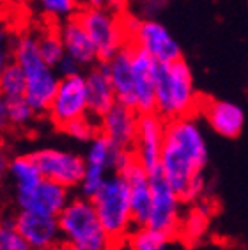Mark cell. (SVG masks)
<instances>
[{"instance_id":"2e32d148","label":"cell","mask_w":248,"mask_h":250,"mask_svg":"<svg viewBox=\"0 0 248 250\" xmlns=\"http://www.w3.org/2000/svg\"><path fill=\"white\" fill-rule=\"evenodd\" d=\"M139 112L123 105L112 106L100 119V133H103L117 149L133 151L139 133Z\"/></svg>"},{"instance_id":"83f0119b","label":"cell","mask_w":248,"mask_h":250,"mask_svg":"<svg viewBox=\"0 0 248 250\" xmlns=\"http://www.w3.org/2000/svg\"><path fill=\"white\" fill-rule=\"evenodd\" d=\"M62 131L78 142H91L96 135H100V119L87 114L80 119L71 121L62 128Z\"/></svg>"},{"instance_id":"3957f363","label":"cell","mask_w":248,"mask_h":250,"mask_svg":"<svg viewBox=\"0 0 248 250\" xmlns=\"http://www.w3.org/2000/svg\"><path fill=\"white\" fill-rule=\"evenodd\" d=\"M154 87H156V114L165 121L190 117L199 108V96L193 85L190 66L179 59L176 62L154 66Z\"/></svg>"},{"instance_id":"d6986e66","label":"cell","mask_w":248,"mask_h":250,"mask_svg":"<svg viewBox=\"0 0 248 250\" xmlns=\"http://www.w3.org/2000/svg\"><path fill=\"white\" fill-rule=\"evenodd\" d=\"M57 30L61 34L62 44H64L67 55L77 59L83 67H94L100 62V57H98L91 36L87 34L85 27L80 23V20L77 16H73L66 21H61Z\"/></svg>"},{"instance_id":"e0dca14e","label":"cell","mask_w":248,"mask_h":250,"mask_svg":"<svg viewBox=\"0 0 248 250\" xmlns=\"http://www.w3.org/2000/svg\"><path fill=\"white\" fill-rule=\"evenodd\" d=\"M110 62V82L114 85L117 103L126 108L137 110V94H135V73H133V43H126Z\"/></svg>"},{"instance_id":"9a60e30c","label":"cell","mask_w":248,"mask_h":250,"mask_svg":"<svg viewBox=\"0 0 248 250\" xmlns=\"http://www.w3.org/2000/svg\"><path fill=\"white\" fill-rule=\"evenodd\" d=\"M128 43L144 48L156 62L170 64L183 59L177 41L160 21H154V20H142L139 32L135 34L133 41H128Z\"/></svg>"},{"instance_id":"4316f807","label":"cell","mask_w":248,"mask_h":250,"mask_svg":"<svg viewBox=\"0 0 248 250\" xmlns=\"http://www.w3.org/2000/svg\"><path fill=\"white\" fill-rule=\"evenodd\" d=\"M38 5L44 16L55 18L59 23L77 16L82 9L80 0H38Z\"/></svg>"},{"instance_id":"d6a6232c","label":"cell","mask_w":248,"mask_h":250,"mask_svg":"<svg viewBox=\"0 0 248 250\" xmlns=\"http://www.w3.org/2000/svg\"><path fill=\"white\" fill-rule=\"evenodd\" d=\"M15 2H18V4H27V2H32V0H15Z\"/></svg>"},{"instance_id":"5b68a950","label":"cell","mask_w":248,"mask_h":250,"mask_svg":"<svg viewBox=\"0 0 248 250\" xmlns=\"http://www.w3.org/2000/svg\"><path fill=\"white\" fill-rule=\"evenodd\" d=\"M96 208L101 226L112 236V240H121L131 234V204H129V187L121 174H110L101 190L91 199Z\"/></svg>"},{"instance_id":"603a6c76","label":"cell","mask_w":248,"mask_h":250,"mask_svg":"<svg viewBox=\"0 0 248 250\" xmlns=\"http://www.w3.org/2000/svg\"><path fill=\"white\" fill-rule=\"evenodd\" d=\"M0 92H2V100L25 98L27 78H25L23 69L15 61L4 64V67H2V73H0Z\"/></svg>"},{"instance_id":"7a4b0ae2","label":"cell","mask_w":248,"mask_h":250,"mask_svg":"<svg viewBox=\"0 0 248 250\" xmlns=\"http://www.w3.org/2000/svg\"><path fill=\"white\" fill-rule=\"evenodd\" d=\"M13 61L18 64L27 78L25 100L29 101L36 116L48 114L55 92L61 83L57 69L44 62L39 52L38 34H21L13 44Z\"/></svg>"},{"instance_id":"7c38bea8","label":"cell","mask_w":248,"mask_h":250,"mask_svg":"<svg viewBox=\"0 0 248 250\" xmlns=\"http://www.w3.org/2000/svg\"><path fill=\"white\" fill-rule=\"evenodd\" d=\"M71 199L69 188L50 179H43L29 192H16V204L20 211L39 213L50 217H59Z\"/></svg>"},{"instance_id":"277c9868","label":"cell","mask_w":248,"mask_h":250,"mask_svg":"<svg viewBox=\"0 0 248 250\" xmlns=\"http://www.w3.org/2000/svg\"><path fill=\"white\" fill-rule=\"evenodd\" d=\"M57 218L64 250H112L114 240L101 226L91 199L73 197Z\"/></svg>"},{"instance_id":"4fadbf2b","label":"cell","mask_w":248,"mask_h":250,"mask_svg":"<svg viewBox=\"0 0 248 250\" xmlns=\"http://www.w3.org/2000/svg\"><path fill=\"white\" fill-rule=\"evenodd\" d=\"M16 231L32 250H53L61 243L62 232L57 217L39 215L30 211H18L15 215Z\"/></svg>"},{"instance_id":"f546056e","label":"cell","mask_w":248,"mask_h":250,"mask_svg":"<svg viewBox=\"0 0 248 250\" xmlns=\"http://www.w3.org/2000/svg\"><path fill=\"white\" fill-rule=\"evenodd\" d=\"M204 187H206L204 176H202V174H197L195 178L190 181V185L186 187L185 192L181 193V201L183 202L197 201L199 197H202V193H204Z\"/></svg>"},{"instance_id":"9c48e42d","label":"cell","mask_w":248,"mask_h":250,"mask_svg":"<svg viewBox=\"0 0 248 250\" xmlns=\"http://www.w3.org/2000/svg\"><path fill=\"white\" fill-rule=\"evenodd\" d=\"M39 170L43 174L44 179L61 183L66 188H77L83 181L85 176V158H82L80 154L69 153L62 149H41L32 153Z\"/></svg>"},{"instance_id":"8fae6325","label":"cell","mask_w":248,"mask_h":250,"mask_svg":"<svg viewBox=\"0 0 248 250\" xmlns=\"http://www.w3.org/2000/svg\"><path fill=\"white\" fill-rule=\"evenodd\" d=\"M167 121L156 112L140 114L139 116V133L135 142V158L147 172L162 165V147L165 139Z\"/></svg>"},{"instance_id":"5bb4252c","label":"cell","mask_w":248,"mask_h":250,"mask_svg":"<svg viewBox=\"0 0 248 250\" xmlns=\"http://www.w3.org/2000/svg\"><path fill=\"white\" fill-rule=\"evenodd\" d=\"M129 187V204H131V220L135 229L149 226L153 213V188L149 172L135 160L128 168L121 172Z\"/></svg>"},{"instance_id":"7402d4cb","label":"cell","mask_w":248,"mask_h":250,"mask_svg":"<svg viewBox=\"0 0 248 250\" xmlns=\"http://www.w3.org/2000/svg\"><path fill=\"white\" fill-rule=\"evenodd\" d=\"M7 170L15 181L16 192H29L44 179L32 154L15 156L7 165Z\"/></svg>"},{"instance_id":"cb8c5ba5","label":"cell","mask_w":248,"mask_h":250,"mask_svg":"<svg viewBox=\"0 0 248 250\" xmlns=\"http://www.w3.org/2000/svg\"><path fill=\"white\" fill-rule=\"evenodd\" d=\"M34 116H36V112L32 110V106L29 105V101L25 98L0 101V121H2V126H23L27 123H30Z\"/></svg>"},{"instance_id":"44dd1931","label":"cell","mask_w":248,"mask_h":250,"mask_svg":"<svg viewBox=\"0 0 248 250\" xmlns=\"http://www.w3.org/2000/svg\"><path fill=\"white\" fill-rule=\"evenodd\" d=\"M85 83H87L89 114L101 119L112 106L117 105L114 85L110 82V78L105 77L98 69V66L89 67V71L85 73Z\"/></svg>"},{"instance_id":"4dcf8cb0","label":"cell","mask_w":248,"mask_h":250,"mask_svg":"<svg viewBox=\"0 0 248 250\" xmlns=\"http://www.w3.org/2000/svg\"><path fill=\"white\" fill-rule=\"evenodd\" d=\"M82 64L78 62L77 59L71 57V55H64V59L61 61V64H59L57 67V73L62 77H73V75H82Z\"/></svg>"},{"instance_id":"ac0fdd59","label":"cell","mask_w":248,"mask_h":250,"mask_svg":"<svg viewBox=\"0 0 248 250\" xmlns=\"http://www.w3.org/2000/svg\"><path fill=\"white\" fill-rule=\"evenodd\" d=\"M154 61L144 48L133 44V73L137 112L153 114L156 112V87H154Z\"/></svg>"},{"instance_id":"8992f818","label":"cell","mask_w":248,"mask_h":250,"mask_svg":"<svg viewBox=\"0 0 248 250\" xmlns=\"http://www.w3.org/2000/svg\"><path fill=\"white\" fill-rule=\"evenodd\" d=\"M77 18L91 36L100 61H110L128 43L123 27V15L119 11L82 7L77 13Z\"/></svg>"},{"instance_id":"52a82bcc","label":"cell","mask_w":248,"mask_h":250,"mask_svg":"<svg viewBox=\"0 0 248 250\" xmlns=\"http://www.w3.org/2000/svg\"><path fill=\"white\" fill-rule=\"evenodd\" d=\"M149 179L153 188V213L147 227L167 234L172 240L181 227L179 215H181L183 201L179 193L172 188L162 165L149 172Z\"/></svg>"},{"instance_id":"6da1fadb","label":"cell","mask_w":248,"mask_h":250,"mask_svg":"<svg viewBox=\"0 0 248 250\" xmlns=\"http://www.w3.org/2000/svg\"><path fill=\"white\" fill-rule=\"evenodd\" d=\"M207 164V146L201 128L191 117L167 121L162 147V167L172 188L179 193Z\"/></svg>"},{"instance_id":"30bf717a","label":"cell","mask_w":248,"mask_h":250,"mask_svg":"<svg viewBox=\"0 0 248 250\" xmlns=\"http://www.w3.org/2000/svg\"><path fill=\"white\" fill-rule=\"evenodd\" d=\"M115 147L105 135L100 133L89 142L85 153V176L78 187V195L85 199H92L100 192L103 183L112 174V158H114Z\"/></svg>"},{"instance_id":"1f68e13d","label":"cell","mask_w":248,"mask_h":250,"mask_svg":"<svg viewBox=\"0 0 248 250\" xmlns=\"http://www.w3.org/2000/svg\"><path fill=\"white\" fill-rule=\"evenodd\" d=\"M121 0H80L82 7H96V9H114L119 11Z\"/></svg>"},{"instance_id":"ffe728a7","label":"cell","mask_w":248,"mask_h":250,"mask_svg":"<svg viewBox=\"0 0 248 250\" xmlns=\"http://www.w3.org/2000/svg\"><path fill=\"white\" fill-rule=\"evenodd\" d=\"M199 108H202V114L206 116L211 128L222 137L236 139L245 125V114L241 106L236 103L224 100H206L199 103Z\"/></svg>"},{"instance_id":"d4e9b609","label":"cell","mask_w":248,"mask_h":250,"mask_svg":"<svg viewBox=\"0 0 248 250\" xmlns=\"http://www.w3.org/2000/svg\"><path fill=\"white\" fill-rule=\"evenodd\" d=\"M38 44H39V52L43 55L44 62L48 66H52L57 69L61 61L66 55V50H64V44H62L61 34L57 29H48L43 32L38 34Z\"/></svg>"},{"instance_id":"ba28073f","label":"cell","mask_w":248,"mask_h":250,"mask_svg":"<svg viewBox=\"0 0 248 250\" xmlns=\"http://www.w3.org/2000/svg\"><path fill=\"white\" fill-rule=\"evenodd\" d=\"M87 114H89V101H87L85 75L62 77L48 110L50 121L59 128H64L71 121L80 119Z\"/></svg>"},{"instance_id":"f1b7e54d","label":"cell","mask_w":248,"mask_h":250,"mask_svg":"<svg viewBox=\"0 0 248 250\" xmlns=\"http://www.w3.org/2000/svg\"><path fill=\"white\" fill-rule=\"evenodd\" d=\"M0 250H32L23 240V236L15 227H2L0 229Z\"/></svg>"},{"instance_id":"484cf974","label":"cell","mask_w":248,"mask_h":250,"mask_svg":"<svg viewBox=\"0 0 248 250\" xmlns=\"http://www.w3.org/2000/svg\"><path fill=\"white\" fill-rule=\"evenodd\" d=\"M129 241H131V250H167L170 238L151 227H142L135 229L129 234Z\"/></svg>"}]
</instances>
